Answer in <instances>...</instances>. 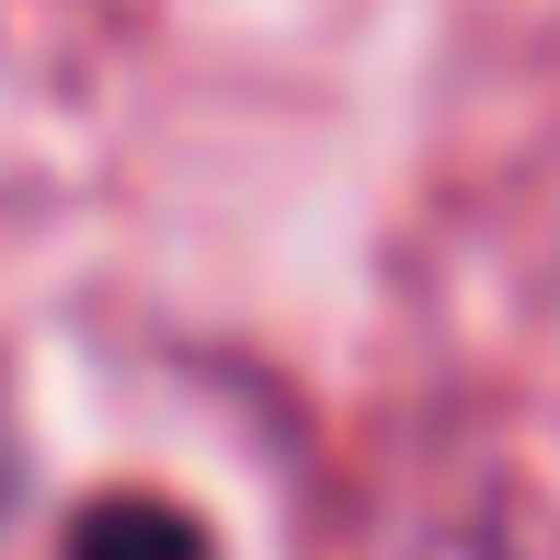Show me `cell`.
Wrapping results in <instances>:
<instances>
[{"label": "cell", "instance_id": "6da1fadb", "mask_svg": "<svg viewBox=\"0 0 560 560\" xmlns=\"http://www.w3.org/2000/svg\"><path fill=\"white\" fill-rule=\"evenodd\" d=\"M58 560H218V549H207V526H195L184 503H161V492H115V503H92V515L69 526Z\"/></svg>", "mask_w": 560, "mask_h": 560}]
</instances>
